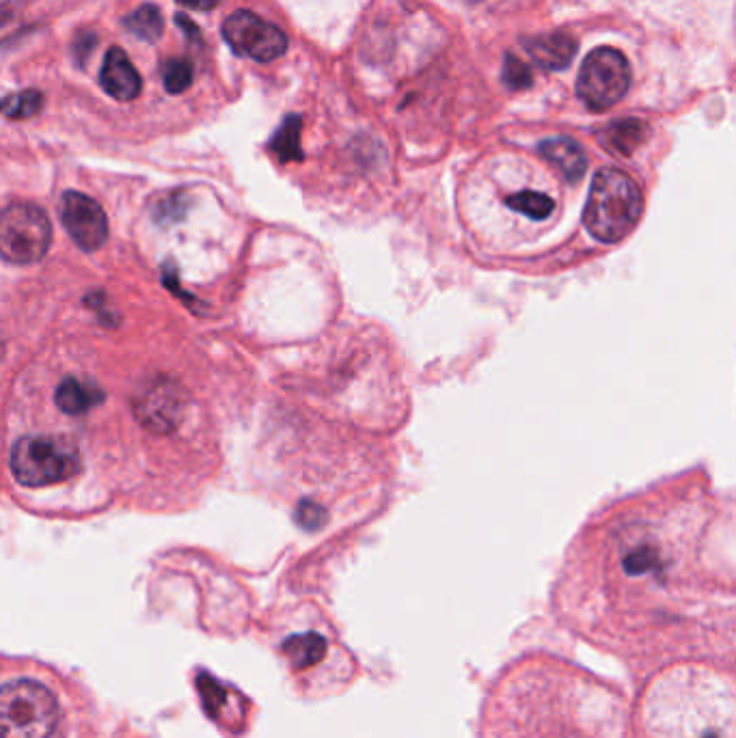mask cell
<instances>
[{"label": "cell", "mask_w": 736, "mask_h": 738, "mask_svg": "<svg viewBox=\"0 0 736 738\" xmlns=\"http://www.w3.org/2000/svg\"><path fill=\"white\" fill-rule=\"evenodd\" d=\"M458 3H465V5H477V3H484V0H458Z\"/></svg>", "instance_id": "cb8c5ba5"}, {"label": "cell", "mask_w": 736, "mask_h": 738, "mask_svg": "<svg viewBox=\"0 0 736 738\" xmlns=\"http://www.w3.org/2000/svg\"><path fill=\"white\" fill-rule=\"evenodd\" d=\"M199 691H201V697H203V704H206L208 713L210 715H216V708L221 706L223 702V687L218 685V682L210 676H201L199 678Z\"/></svg>", "instance_id": "44dd1931"}, {"label": "cell", "mask_w": 736, "mask_h": 738, "mask_svg": "<svg viewBox=\"0 0 736 738\" xmlns=\"http://www.w3.org/2000/svg\"><path fill=\"white\" fill-rule=\"evenodd\" d=\"M648 139V123L635 117L613 121L605 132V143L620 156H631Z\"/></svg>", "instance_id": "4fadbf2b"}, {"label": "cell", "mask_w": 736, "mask_h": 738, "mask_svg": "<svg viewBox=\"0 0 736 738\" xmlns=\"http://www.w3.org/2000/svg\"><path fill=\"white\" fill-rule=\"evenodd\" d=\"M182 400L173 385H152L143 391L139 400L134 402V413L147 430L152 432H169L177 426L182 415Z\"/></svg>", "instance_id": "ba28073f"}, {"label": "cell", "mask_w": 736, "mask_h": 738, "mask_svg": "<svg viewBox=\"0 0 736 738\" xmlns=\"http://www.w3.org/2000/svg\"><path fill=\"white\" fill-rule=\"evenodd\" d=\"M61 221L67 234L83 251L102 249L108 238V218L102 205L83 193H76V190L63 195Z\"/></svg>", "instance_id": "52a82bcc"}, {"label": "cell", "mask_w": 736, "mask_h": 738, "mask_svg": "<svg viewBox=\"0 0 736 738\" xmlns=\"http://www.w3.org/2000/svg\"><path fill=\"white\" fill-rule=\"evenodd\" d=\"M59 721V704L35 680H13L0 687V738H50Z\"/></svg>", "instance_id": "3957f363"}, {"label": "cell", "mask_w": 736, "mask_h": 738, "mask_svg": "<svg viewBox=\"0 0 736 738\" xmlns=\"http://www.w3.org/2000/svg\"><path fill=\"white\" fill-rule=\"evenodd\" d=\"M223 37L238 57L270 63L288 50V37L279 26L255 16L253 11H234L223 22Z\"/></svg>", "instance_id": "8992f818"}, {"label": "cell", "mask_w": 736, "mask_h": 738, "mask_svg": "<svg viewBox=\"0 0 736 738\" xmlns=\"http://www.w3.org/2000/svg\"><path fill=\"white\" fill-rule=\"evenodd\" d=\"M296 521L307 529H318L324 523V512L316 503H303L296 512Z\"/></svg>", "instance_id": "7402d4cb"}, {"label": "cell", "mask_w": 736, "mask_h": 738, "mask_svg": "<svg viewBox=\"0 0 736 738\" xmlns=\"http://www.w3.org/2000/svg\"><path fill=\"white\" fill-rule=\"evenodd\" d=\"M126 29L143 41H158L165 33V18L156 5H141L126 18Z\"/></svg>", "instance_id": "2e32d148"}, {"label": "cell", "mask_w": 736, "mask_h": 738, "mask_svg": "<svg viewBox=\"0 0 736 738\" xmlns=\"http://www.w3.org/2000/svg\"><path fill=\"white\" fill-rule=\"evenodd\" d=\"M506 205L514 212L529 216L531 221H547L555 212V201L549 195L538 193V190H521V193L508 197Z\"/></svg>", "instance_id": "e0dca14e"}, {"label": "cell", "mask_w": 736, "mask_h": 738, "mask_svg": "<svg viewBox=\"0 0 736 738\" xmlns=\"http://www.w3.org/2000/svg\"><path fill=\"white\" fill-rule=\"evenodd\" d=\"M283 652L294 669H309L326 654V639L318 633L292 635L283 641Z\"/></svg>", "instance_id": "5bb4252c"}, {"label": "cell", "mask_w": 736, "mask_h": 738, "mask_svg": "<svg viewBox=\"0 0 736 738\" xmlns=\"http://www.w3.org/2000/svg\"><path fill=\"white\" fill-rule=\"evenodd\" d=\"M54 400H57L59 408L67 415H85L91 408L104 402V393L91 385V382L67 378L59 385Z\"/></svg>", "instance_id": "7c38bea8"}, {"label": "cell", "mask_w": 736, "mask_h": 738, "mask_svg": "<svg viewBox=\"0 0 736 738\" xmlns=\"http://www.w3.org/2000/svg\"><path fill=\"white\" fill-rule=\"evenodd\" d=\"M531 80H534L531 67L519 57H514V54H506V61H503V82H506V87L521 91L531 85Z\"/></svg>", "instance_id": "ffe728a7"}, {"label": "cell", "mask_w": 736, "mask_h": 738, "mask_svg": "<svg viewBox=\"0 0 736 738\" xmlns=\"http://www.w3.org/2000/svg\"><path fill=\"white\" fill-rule=\"evenodd\" d=\"M538 152L544 160L555 164V167L564 173L568 182L581 180L585 169H588V158H585L581 145L568 139V136H555V139L542 141L538 145Z\"/></svg>", "instance_id": "8fae6325"}, {"label": "cell", "mask_w": 736, "mask_h": 738, "mask_svg": "<svg viewBox=\"0 0 736 738\" xmlns=\"http://www.w3.org/2000/svg\"><path fill=\"white\" fill-rule=\"evenodd\" d=\"M52 242L48 214L33 203H11L0 212V257L9 264H35Z\"/></svg>", "instance_id": "277c9868"}, {"label": "cell", "mask_w": 736, "mask_h": 738, "mask_svg": "<svg viewBox=\"0 0 736 738\" xmlns=\"http://www.w3.org/2000/svg\"><path fill=\"white\" fill-rule=\"evenodd\" d=\"M177 3L195 11H212L218 5V0H177Z\"/></svg>", "instance_id": "603a6c76"}, {"label": "cell", "mask_w": 736, "mask_h": 738, "mask_svg": "<svg viewBox=\"0 0 736 738\" xmlns=\"http://www.w3.org/2000/svg\"><path fill=\"white\" fill-rule=\"evenodd\" d=\"M525 48L529 57L534 59L544 70H564L577 57V39L570 33H547V35H536L525 41Z\"/></svg>", "instance_id": "30bf717a"}, {"label": "cell", "mask_w": 736, "mask_h": 738, "mask_svg": "<svg viewBox=\"0 0 736 738\" xmlns=\"http://www.w3.org/2000/svg\"><path fill=\"white\" fill-rule=\"evenodd\" d=\"M100 85L102 89L111 95V98L119 102H132L141 95L143 80L141 74L136 72L134 63L119 46H113L106 52L102 72H100Z\"/></svg>", "instance_id": "9c48e42d"}, {"label": "cell", "mask_w": 736, "mask_h": 738, "mask_svg": "<svg viewBox=\"0 0 736 738\" xmlns=\"http://www.w3.org/2000/svg\"><path fill=\"white\" fill-rule=\"evenodd\" d=\"M162 80L169 93L180 95L193 85V65L184 59H171L162 67Z\"/></svg>", "instance_id": "d6986e66"}, {"label": "cell", "mask_w": 736, "mask_h": 738, "mask_svg": "<svg viewBox=\"0 0 736 738\" xmlns=\"http://www.w3.org/2000/svg\"><path fill=\"white\" fill-rule=\"evenodd\" d=\"M631 87L629 59L616 48H596L583 59L577 78V95L594 113L616 106Z\"/></svg>", "instance_id": "5b68a950"}, {"label": "cell", "mask_w": 736, "mask_h": 738, "mask_svg": "<svg viewBox=\"0 0 736 738\" xmlns=\"http://www.w3.org/2000/svg\"><path fill=\"white\" fill-rule=\"evenodd\" d=\"M644 214V195L631 175L605 167L594 175L583 223L590 234L605 244L624 240Z\"/></svg>", "instance_id": "6da1fadb"}, {"label": "cell", "mask_w": 736, "mask_h": 738, "mask_svg": "<svg viewBox=\"0 0 736 738\" xmlns=\"http://www.w3.org/2000/svg\"><path fill=\"white\" fill-rule=\"evenodd\" d=\"M11 473L22 486L44 488L70 480L80 471L78 445L57 434L24 436L11 449Z\"/></svg>", "instance_id": "7a4b0ae2"}, {"label": "cell", "mask_w": 736, "mask_h": 738, "mask_svg": "<svg viewBox=\"0 0 736 738\" xmlns=\"http://www.w3.org/2000/svg\"><path fill=\"white\" fill-rule=\"evenodd\" d=\"M301 130L303 121L298 115L285 117L281 128L275 132L270 141V152L275 154L281 162H292V160H303V149H301Z\"/></svg>", "instance_id": "9a60e30c"}, {"label": "cell", "mask_w": 736, "mask_h": 738, "mask_svg": "<svg viewBox=\"0 0 736 738\" xmlns=\"http://www.w3.org/2000/svg\"><path fill=\"white\" fill-rule=\"evenodd\" d=\"M44 106V93L35 89H26L20 93L7 95L0 100V113L9 119H29L35 117Z\"/></svg>", "instance_id": "ac0fdd59"}]
</instances>
